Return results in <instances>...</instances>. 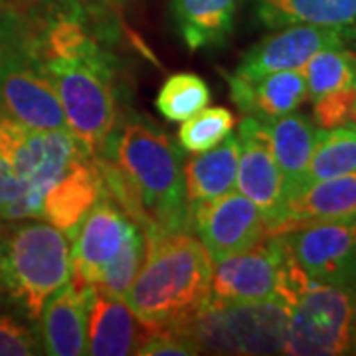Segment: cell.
<instances>
[{"mask_svg": "<svg viewBox=\"0 0 356 356\" xmlns=\"http://www.w3.org/2000/svg\"><path fill=\"white\" fill-rule=\"evenodd\" d=\"M64 107L67 129L95 156L117 127V64L83 10L62 0L26 44Z\"/></svg>", "mask_w": 356, "mask_h": 356, "instance_id": "cell-1", "label": "cell"}, {"mask_svg": "<svg viewBox=\"0 0 356 356\" xmlns=\"http://www.w3.org/2000/svg\"><path fill=\"white\" fill-rule=\"evenodd\" d=\"M105 192L140 232H191L182 153L153 123L131 117L97 156Z\"/></svg>", "mask_w": 356, "mask_h": 356, "instance_id": "cell-2", "label": "cell"}, {"mask_svg": "<svg viewBox=\"0 0 356 356\" xmlns=\"http://www.w3.org/2000/svg\"><path fill=\"white\" fill-rule=\"evenodd\" d=\"M145 245L125 299L147 331H182L210 299L214 261L191 232H153Z\"/></svg>", "mask_w": 356, "mask_h": 356, "instance_id": "cell-3", "label": "cell"}, {"mask_svg": "<svg viewBox=\"0 0 356 356\" xmlns=\"http://www.w3.org/2000/svg\"><path fill=\"white\" fill-rule=\"evenodd\" d=\"M0 275L26 317L38 321L48 299L72 281L70 238L42 218H26L0 242Z\"/></svg>", "mask_w": 356, "mask_h": 356, "instance_id": "cell-4", "label": "cell"}, {"mask_svg": "<svg viewBox=\"0 0 356 356\" xmlns=\"http://www.w3.org/2000/svg\"><path fill=\"white\" fill-rule=\"evenodd\" d=\"M289 307L281 299L216 301L208 299L182 329L200 353L283 355Z\"/></svg>", "mask_w": 356, "mask_h": 356, "instance_id": "cell-5", "label": "cell"}, {"mask_svg": "<svg viewBox=\"0 0 356 356\" xmlns=\"http://www.w3.org/2000/svg\"><path fill=\"white\" fill-rule=\"evenodd\" d=\"M287 305L283 355H346L356 311V287L311 280L297 266Z\"/></svg>", "mask_w": 356, "mask_h": 356, "instance_id": "cell-6", "label": "cell"}, {"mask_svg": "<svg viewBox=\"0 0 356 356\" xmlns=\"http://www.w3.org/2000/svg\"><path fill=\"white\" fill-rule=\"evenodd\" d=\"M277 238L307 277L356 287V218L309 222Z\"/></svg>", "mask_w": 356, "mask_h": 356, "instance_id": "cell-7", "label": "cell"}, {"mask_svg": "<svg viewBox=\"0 0 356 356\" xmlns=\"http://www.w3.org/2000/svg\"><path fill=\"white\" fill-rule=\"evenodd\" d=\"M0 113L30 129H67L64 107L28 48H0Z\"/></svg>", "mask_w": 356, "mask_h": 356, "instance_id": "cell-8", "label": "cell"}, {"mask_svg": "<svg viewBox=\"0 0 356 356\" xmlns=\"http://www.w3.org/2000/svg\"><path fill=\"white\" fill-rule=\"evenodd\" d=\"M285 273L287 254L280 238L267 236L248 252L214 261L210 297L216 301H283Z\"/></svg>", "mask_w": 356, "mask_h": 356, "instance_id": "cell-9", "label": "cell"}, {"mask_svg": "<svg viewBox=\"0 0 356 356\" xmlns=\"http://www.w3.org/2000/svg\"><path fill=\"white\" fill-rule=\"evenodd\" d=\"M191 224L212 261L248 252L267 238L266 220L242 192L229 191L194 204Z\"/></svg>", "mask_w": 356, "mask_h": 356, "instance_id": "cell-10", "label": "cell"}, {"mask_svg": "<svg viewBox=\"0 0 356 356\" xmlns=\"http://www.w3.org/2000/svg\"><path fill=\"white\" fill-rule=\"evenodd\" d=\"M137 228L125 210L105 192L89 208L72 238V281L93 289Z\"/></svg>", "mask_w": 356, "mask_h": 356, "instance_id": "cell-11", "label": "cell"}, {"mask_svg": "<svg viewBox=\"0 0 356 356\" xmlns=\"http://www.w3.org/2000/svg\"><path fill=\"white\" fill-rule=\"evenodd\" d=\"M236 137L240 143L236 188L257 206L266 220L267 236H271L283 220L285 188L280 166L269 147L266 125L248 115Z\"/></svg>", "mask_w": 356, "mask_h": 356, "instance_id": "cell-12", "label": "cell"}, {"mask_svg": "<svg viewBox=\"0 0 356 356\" xmlns=\"http://www.w3.org/2000/svg\"><path fill=\"white\" fill-rule=\"evenodd\" d=\"M348 32L317 24H289L275 28L273 34L259 40L236 67V76L259 77L285 70H303V65L323 48L344 46Z\"/></svg>", "mask_w": 356, "mask_h": 356, "instance_id": "cell-13", "label": "cell"}, {"mask_svg": "<svg viewBox=\"0 0 356 356\" xmlns=\"http://www.w3.org/2000/svg\"><path fill=\"white\" fill-rule=\"evenodd\" d=\"M229 97L242 113L259 121L297 111L307 102V81L303 70H285L259 77L226 74Z\"/></svg>", "mask_w": 356, "mask_h": 356, "instance_id": "cell-14", "label": "cell"}, {"mask_svg": "<svg viewBox=\"0 0 356 356\" xmlns=\"http://www.w3.org/2000/svg\"><path fill=\"white\" fill-rule=\"evenodd\" d=\"M93 289L70 281L42 309V353L51 356L86 355L88 311Z\"/></svg>", "mask_w": 356, "mask_h": 356, "instance_id": "cell-15", "label": "cell"}, {"mask_svg": "<svg viewBox=\"0 0 356 356\" xmlns=\"http://www.w3.org/2000/svg\"><path fill=\"white\" fill-rule=\"evenodd\" d=\"M145 334L147 329L131 309L127 299L93 289L88 311L86 355H135Z\"/></svg>", "mask_w": 356, "mask_h": 356, "instance_id": "cell-16", "label": "cell"}, {"mask_svg": "<svg viewBox=\"0 0 356 356\" xmlns=\"http://www.w3.org/2000/svg\"><path fill=\"white\" fill-rule=\"evenodd\" d=\"M341 218H356V172L307 184L287 200L283 220L271 236L309 222Z\"/></svg>", "mask_w": 356, "mask_h": 356, "instance_id": "cell-17", "label": "cell"}, {"mask_svg": "<svg viewBox=\"0 0 356 356\" xmlns=\"http://www.w3.org/2000/svg\"><path fill=\"white\" fill-rule=\"evenodd\" d=\"M267 131V139L275 163L280 166L285 188V204L293 194L303 188L305 170L311 161L313 149L317 145L321 129L313 119L301 113L281 115L271 121H264Z\"/></svg>", "mask_w": 356, "mask_h": 356, "instance_id": "cell-18", "label": "cell"}, {"mask_svg": "<svg viewBox=\"0 0 356 356\" xmlns=\"http://www.w3.org/2000/svg\"><path fill=\"white\" fill-rule=\"evenodd\" d=\"M238 0H172L178 34L192 51L222 46L234 30Z\"/></svg>", "mask_w": 356, "mask_h": 356, "instance_id": "cell-19", "label": "cell"}, {"mask_svg": "<svg viewBox=\"0 0 356 356\" xmlns=\"http://www.w3.org/2000/svg\"><path fill=\"white\" fill-rule=\"evenodd\" d=\"M267 28L317 24L350 34L356 26V0H248Z\"/></svg>", "mask_w": 356, "mask_h": 356, "instance_id": "cell-20", "label": "cell"}, {"mask_svg": "<svg viewBox=\"0 0 356 356\" xmlns=\"http://www.w3.org/2000/svg\"><path fill=\"white\" fill-rule=\"evenodd\" d=\"M238 156L240 143L232 135L214 149L192 156L184 165V191L191 208L236 188Z\"/></svg>", "mask_w": 356, "mask_h": 356, "instance_id": "cell-21", "label": "cell"}, {"mask_svg": "<svg viewBox=\"0 0 356 356\" xmlns=\"http://www.w3.org/2000/svg\"><path fill=\"white\" fill-rule=\"evenodd\" d=\"M303 74L311 103L343 95L355 89L356 54L346 46L323 48L303 65Z\"/></svg>", "mask_w": 356, "mask_h": 356, "instance_id": "cell-22", "label": "cell"}, {"mask_svg": "<svg viewBox=\"0 0 356 356\" xmlns=\"http://www.w3.org/2000/svg\"><path fill=\"white\" fill-rule=\"evenodd\" d=\"M356 172V127L321 129L305 170L303 188L317 180ZM295 196V194H293Z\"/></svg>", "mask_w": 356, "mask_h": 356, "instance_id": "cell-23", "label": "cell"}, {"mask_svg": "<svg viewBox=\"0 0 356 356\" xmlns=\"http://www.w3.org/2000/svg\"><path fill=\"white\" fill-rule=\"evenodd\" d=\"M210 99L212 93L202 77L192 72H178L166 77L163 88L159 89L154 105L165 119L178 123L208 107Z\"/></svg>", "mask_w": 356, "mask_h": 356, "instance_id": "cell-24", "label": "cell"}, {"mask_svg": "<svg viewBox=\"0 0 356 356\" xmlns=\"http://www.w3.org/2000/svg\"><path fill=\"white\" fill-rule=\"evenodd\" d=\"M236 117L226 107H204L182 121L178 129V143L188 153H204L214 149L232 135Z\"/></svg>", "mask_w": 356, "mask_h": 356, "instance_id": "cell-25", "label": "cell"}, {"mask_svg": "<svg viewBox=\"0 0 356 356\" xmlns=\"http://www.w3.org/2000/svg\"><path fill=\"white\" fill-rule=\"evenodd\" d=\"M42 218V200L0 151V220Z\"/></svg>", "mask_w": 356, "mask_h": 356, "instance_id": "cell-26", "label": "cell"}, {"mask_svg": "<svg viewBox=\"0 0 356 356\" xmlns=\"http://www.w3.org/2000/svg\"><path fill=\"white\" fill-rule=\"evenodd\" d=\"M145 248H147L145 236H143L140 228H137L129 236V240L121 248V252L115 255L109 267L103 271L102 280L93 289L125 299L143 261H145Z\"/></svg>", "mask_w": 356, "mask_h": 356, "instance_id": "cell-27", "label": "cell"}, {"mask_svg": "<svg viewBox=\"0 0 356 356\" xmlns=\"http://www.w3.org/2000/svg\"><path fill=\"white\" fill-rule=\"evenodd\" d=\"M40 344L34 332L8 313H0V356L38 355Z\"/></svg>", "mask_w": 356, "mask_h": 356, "instance_id": "cell-28", "label": "cell"}, {"mask_svg": "<svg viewBox=\"0 0 356 356\" xmlns=\"http://www.w3.org/2000/svg\"><path fill=\"white\" fill-rule=\"evenodd\" d=\"M135 355L192 356L200 355V350H198L196 344L192 343V339H188L184 332L165 329V331H147Z\"/></svg>", "mask_w": 356, "mask_h": 356, "instance_id": "cell-29", "label": "cell"}, {"mask_svg": "<svg viewBox=\"0 0 356 356\" xmlns=\"http://www.w3.org/2000/svg\"><path fill=\"white\" fill-rule=\"evenodd\" d=\"M346 355H356V311L353 318V327H350V339H348V350Z\"/></svg>", "mask_w": 356, "mask_h": 356, "instance_id": "cell-30", "label": "cell"}, {"mask_svg": "<svg viewBox=\"0 0 356 356\" xmlns=\"http://www.w3.org/2000/svg\"><path fill=\"white\" fill-rule=\"evenodd\" d=\"M350 127H356V81H355V103H353V111H350V121H348Z\"/></svg>", "mask_w": 356, "mask_h": 356, "instance_id": "cell-31", "label": "cell"}, {"mask_svg": "<svg viewBox=\"0 0 356 356\" xmlns=\"http://www.w3.org/2000/svg\"><path fill=\"white\" fill-rule=\"evenodd\" d=\"M350 32H353V36H355V40H356V26L353 28V30H350Z\"/></svg>", "mask_w": 356, "mask_h": 356, "instance_id": "cell-32", "label": "cell"}, {"mask_svg": "<svg viewBox=\"0 0 356 356\" xmlns=\"http://www.w3.org/2000/svg\"><path fill=\"white\" fill-rule=\"evenodd\" d=\"M16 2H30V0H16Z\"/></svg>", "mask_w": 356, "mask_h": 356, "instance_id": "cell-33", "label": "cell"}, {"mask_svg": "<svg viewBox=\"0 0 356 356\" xmlns=\"http://www.w3.org/2000/svg\"><path fill=\"white\" fill-rule=\"evenodd\" d=\"M0 285H2V275H0Z\"/></svg>", "mask_w": 356, "mask_h": 356, "instance_id": "cell-34", "label": "cell"}]
</instances>
